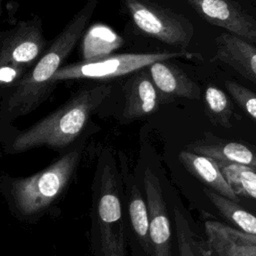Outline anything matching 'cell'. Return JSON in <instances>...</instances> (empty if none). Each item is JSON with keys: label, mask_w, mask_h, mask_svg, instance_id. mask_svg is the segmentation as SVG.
I'll list each match as a JSON object with an SVG mask.
<instances>
[{"label": "cell", "mask_w": 256, "mask_h": 256, "mask_svg": "<svg viewBox=\"0 0 256 256\" xmlns=\"http://www.w3.org/2000/svg\"><path fill=\"white\" fill-rule=\"evenodd\" d=\"M117 158L124 186L127 241L131 256H153L146 198L130 169L126 154L119 150Z\"/></svg>", "instance_id": "cell-10"}, {"label": "cell", "mask_w": 256, "mask_h": 256, "mask_svg": "<svg viewBox=\"0 0 256 256\" xmlns=\"http://www.w3.org/2000/svg\"><path fill=\"white\" fill-rule=\"evenodd\" d=\"M162 104L178 99L199 100L201 87L171 60L158 61L147 67Z\"/></svg>", "instance_id": "cell-12"}, {"label": "cell", "mask_w": 256, "mask_h": 256, "mask_svg": "<svg viewBox=\"0 0 256 256\" xmlns=\"http://www.w3.org/2000/svg\"><path fill=\"white\" fill-rule=\"evenodd\" d=\"M198 17L256 45V7L252 0H188Z\"/></svg>", "instance_id": "cell-11"}, {"label": "cell", "mask_w": 256, "mask_h": 256, "mask_svg": "<svg viewBox=\"0 0 256 256\" xmlns=\"http://www.w3.org/2000/svg\"><path fill=\"white\" fill-rule=\"evenodd\" d=\"M204 229L212 256H256V244L239 241L227 231L226 224L207 220Z\"/></svg>", "instance_id": "cell-16"}, {"label": "cell", "mask_w": 256, "mask_h": 256, "mask_svg": "<svg viewBox=\"0 0 256 256\" xmlns=\"http://www.w3.org/2000/svg\"><path fill=\"white\" fill-rule=\"evenodd\" d=\"M125 19L123 42L131 52H145L155 42L187 51L195 33L196 14L188 0H119Z\"/></svg>", "instance_id": "cell-5"}, {"label": "cell", "mask_w": 256, "mask_h": 256, "mask_svg": "<svg viewBox=\"0 0 256 256\" xmlns=\"http://www.w3.org/2000/svg\"><path fill=\"white\" fill-rule=\"evenodd\" d=\"M226 229L227 231L234 236L236 239H238L241 242L244 243H251V244H256V235H251V234H247L245 232H242L240 230H238L235 227L226 225Z\"/></svg>", "instance_id": "cell-23"}, {"label": "cell", "mask_w": 256, "mask_h": 256, "mask_svg": "<svg viewBox=\"0 0 256 256\" xmlns=\"http://www.w3.org/2000/svg\"><path fill=\"white\" fill-rule=\"evenodd\" d=\"M132 170L148 206L153 256H178L172 214V184L157 151L144 133L140 137L139 153Z\"/></svg>", "instance_id": "cell-6"}, {"label": "cell", "mask_w": 256, "mask_h": 256, "mask_svg": "<svg viewBox=\"0 0 256 256\" xmlns=\"http://www.w3.org/2000/svg\"><path fill=\"white\" fill-rule=\"evenodd\" d=\"M215 42L216 51L212 60L231 67L256 85V45L227 31L221 32Z\"/></svg>", "instance_id": "cell-13"}, {"label": "cell", "mask_w": 256, "mask_h": 256, "mask_svg": "<svg viewBox=\"0 0 256 256\" xmlns=\"http://www.w3.org/2000/svg\"><path fill=\"white\" fill-rule=\"evenodd\" d=\"M98 4L99 0H87L50 41L44 53L18 84L3 93L0 126L32 113L49 98L55 88L52 83L53 76L87 31Z\"/></svg>", "instance_id": "cell-3"}, {"label": "cell", "mask_w": 256, "mask_h": 256, "mask_svg": "<svg viewBox=\"0 0 256 256\" xmlns=\"http://www.w3.org/2000/svg\"><path fill=\"white\" fill-rule=\"evenodd\" d=\"M186 149L216 161L240 164L256 170V147L241 141L228 140L205 132L202 138L187 145Z\"/></svg>", "instance_id": "cell-14"}, {"label": "cell", "mask_w": 256, "mask_h": 256, "mask_svg": "<svg viewBox=\"0 0 256 256\" xmlns=\"http://www.w3.org/2000/svg\"><path fill=\"white\" fill-rule=\"evenodd\" d=\"M204 104L205 113L214 125L232 127L233 104L223 90L213 85L207 86L204 91Z\"/></svg>", "instance_id": "cell-18"}, {"label": "cell", "mask_w": 256, "mask_h": 256, "mask_svg": "<svg viewBox=\"0 0 256 256\" xmlns=\"http://www.w3.org/2000/svg\"><path fill=\"white\" fill-rule=\"evenodd\" d=\"M171 201L178 256H196L192 243L191 220L173 186L171 187Z\"/></svg>", "instance_id": "cell-19"}, {"label": "cell", "mask_w": 256, "mask_h": 256, "mask_svg": "<svg viewBox=\"0 0 256 256\" xmlns=\"http://www.w3.org/2000/svg\"><path fill=\"white\" fill-rule=\"evenodd\" d=\"M178 159L183 167L204 185L214 192L235 202L239 198L222 174L217 162L205 155L197 154L187 149L181 150Z\"/></svg>", "instance_id": "cell-15"}, {"label": "cell", "mask_w": 256, "mask_h": 256, "mask_svg": "<svg viewBox=\"0 0 256 256\" xmlns=\"http://www.w3.org/2000/svg\"><path fill=\"white\" fill-rule=\"evenodd\" d=\"M90 136L81 138L74 147L34 174L18 177L0 174V194L16 220L35 224L46 215L59 213L58 206L77 175Z\"/></svg>", "instance_id": "cell-2"}, {"label": "cell", "mask_w": 256, "mask_h": 256, "mask_svg": "<svg viewBox=\"0 0 256 256\" xmlns=\"http://www.w3.org/2000/svg\"><path fill=\"white\" fill-rule=\"evenodd\" d=\"M1 99H2V97H1V95H0V103H1Z\"/></svg>", "instance_id": "cell-25"}, {"label": "cell", "mask_w": 256, "mask_h": 256, "mask_svg": "<svg viewBox=\"0 0 256 256\" xmlns=\"http://www.w3.org/2000/svg\"><path fill=\"white\" fill-rule=\"evenodd\" d=\"M92 256H128L124 186L116 152L100 147L91 185Z\"/></svg>", "instance_id": "cell-4"}, {"label": "cell", "mask_w": 256, "mask_h": 256, "mask_svg": "<svg viewBox=\"0 0 256 256\" xmlns=\"http://www.w3.org/2000/svg\"><path fill=\"white\" fill-rule=\"evenodd\" d=\"M107 99L116 102L105 100L101 107L108 106V116H113L121 125L148 118L161 106L159 94L147 67L114 80Z\"/></svg>", "instance_id": "cell-9"}, {"label": "cell", "mask_w": 256, "mask_h": 256, "mask_svg": "<svg viewBox=\"0 0 256 256\" xmlns=\"http://www.w3.org/2000/svg\"><path fill=\"white\" fill-rule=\"evenodd\" d=\"M195 53L188 51H158V52H123L110 54L104 57L89 60H80L75 63L63 65L53 76L52 83L67 80H92V81H113L148 67L149 65L166 60L177 58H192Z\"/></svg>", "instance_id": "cell-8"}, {"label": "cell", "mask_w": 256, "mask_h": 256, "mask_svg": "<svg viewBox=\"0 0 256 256\" xmlns=\"http://www.w3.org/2000/svg\"><path fill=\"white\" fill-rule=\"evenodd\" d=\"M113 81H93L82 86L62 105L31 126L19 129L13 123L0 126V144L9 155L46 147L58 154L65 153L86 135L98 130L91 118L97 114L110 94Z\"/></svg>", "instance_id": "cell-1"}, {"label": "cell", "mask_w": 256, "mask_h": 256, "mask_svg": "<svg viewBox=\"0 0 256 256\" xmlns=\"http://www.w3.org/2000/svg\"><path fill=\"white\" fill-rule=\"evenodd\" d=\"M224 85L240 108L256 122V93L232 79L226 80Z\"/></svg>", "instance_id": "cell-21"}, {"label": "cell", "mask_w": 256, "mask_h": 256, "mask_svg": "<svg viewBox=\"0 0 256 256\" xmlns=\"http://www.w3.org/2000/svg\"><path fill=\"white\" fill-rule=\"evenodd\" d=\"M203 192L223 217L236 225L238 230L247 234L256 235L255 215L245 210L238 202L230 200L207 187L203 188Z\"/></svg>", "instance_id": "cell-17"}, {"label": "cell", "mask_w": 256, "mask_h": 256, "mask_svg": "<svg viewBox=\"0 0 256 256\" xmlns=\"http://www.w3.org/2000/svg\"><path fill=\"white\" fill-rule=\"evenodd\" d=\"M40 16L17 21L0 31V95L18 84L48 47Z\"/></svg>", "instance_id": "cell-7"}, {"label": "cell", "mask_w": 256, "mask_h": 256, "mask_svg": "<svg viewBox=\"0 0 256 256\" xmlns=\"http://www.w3.org/2000/svg\"><path fill=\"white\" fill-rule=\"evenodd\" d=\"M252 2H253V4H254L255 7H256V0H252Z\"/></svg>", "instance_id": "cell-24"}, {"label": "cell", "mask_w": 256, "mask_h": 256, "mask_svg": "<svg viewBox=\"0 0 256 256\" xmlns=\"http://www.w3.org/2000/svg\"><path fill=\"white\" fill-rule=\"evenodd\" d=\"M192 243H193L196 256H212V253L208 247L207 242L201 239L199 235L195 233L193 226H192Z\"/></svg>", "instance_id": "cell-22"}, {"label": "cell", "mask_w": 256, "mask_h": 256, "mask_svg": "<svg viewBox=\"0 0 256 256\" xmlns=\"http://www.w3.org/2000/svg\"><path fill=\"white\" fill-rule=\"evenodd\" d=\"M216 162L230 187L238 197L243 196L256 200V170L240 164Z\"/></svg>", "instance_id": "cell-20"}]
</instances>
